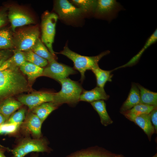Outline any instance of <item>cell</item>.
Returning <instances> with one entry per match:
<instances>
[{
    "label": "cell",
    "instance_id": "cell-26",
    "mask_svg": "<svg viewBox=\"0 0 157 157\" xmlns=\"http://www.w3.org/2000/svg\"><path fill=\"white\" fill-rule=\"evenodd\" d=\"M97 0H73L72 3L81 9L84 13L94 14Z\"/></svg>",
    "mask_w": 157,
    "mask_h": 157
},
{
    "label": "cell",
    "instance_id": "cell-34",
    "mask_svg": "<svg viewBox=\"0 0 157 157\" xmlns=\"http://www.w3.org/2000/svg\"><path fill=\"white\" fill-rule=\"evenodd\" d=\"M6 121L5 117L0 113V125L5 123Z\"/></svg>",
    "mask_w": 157,
    "mask_h": 157
},
{
    "label": "cell",
    "instance_id": "cell-28",
    "mask_svg": "<svg viewBox=\"0 0 157 157\" xmlns=\"http://www.w3.org/2000/svg\"><path fill=\"white\" fill-rule=\"evenodd\" d=\"M24 53L26 61L28 62L42 67H46L48 63L46 60L35 53L32 50L26 51Z\"/></svg>",
    "mask_w": 157,
    "mask_h": 157
},
{
    "label": "cell",
    "instance_id": "cell-1",
    "mask_svg": "<svg viewBox=\"0 0 157 157\" xmlns=\"http://www.w3.org/2000/svg\"><path fill=\"white\" fill-rule=\"evenodd\" d=\"M8 50H0V102L21 93L32 91L19 67L15 65Z\"/></svg>",
    "mask_w": 157,
    "mask_h": 157
},
{
    "label": "cell",
    "instance_id": "cell-30",
    "mask_svg": "<svg viewBox=\"0 0 157 157\" xmlns=\"http://www.w3.org/2000/svg\"><path fill=\"white\" fill-rule=\"evenodd\" d=\"M21 124L5 122L0 125V135L14 133L19 129Z\"/></svg>",
    "mask_w": 157,
    "mask_h": 157
},
{
    "label": "cell",
    "instance_id": "cell-7",
    "mask_svg": "<svg viewBox=\"0 0 157 157\" xmlns=\"http://www.w3.org/2000/svg\"><path fill=\"white\" fill-rule=\"evenodd\" d=\"M55 93L45 91L33 92L20 95L17 100L22 104L26 106L30 110L45 102H54Z\"/></svg>",
    "mask_w": 157,
    "mask_h": 157
},
{
    "label": "cell",
    "instance_id": "cell-3",
    "mask_svg": "<svg viewBox=\"0 0 157 157\" xmlns=\"http://www.w3.org/2000/svg\"><path fill=\"white\" fill-rule=\"evenodd\" d=\"M61 85L60 90L54 94V102L60 106L67 104L74 106L79 101L80 96L83 90L80 84L67 78L59 81Z\"/></svg>",
    "mask_w": 157,
    "mask_h": 157
},
{
    "label": "cell",
    "instance_id": "cell-4",
    "mask_svg": "<svg viewBox=\"0 0 157 157\" xmlns=\"http://www.w3.org/2000/svg\"><path fill=\"white\" fill-rule=\"evenodd\" d=\"M58 16L56 13L46 11L42 16L41 24V41L46 45L49 51L55 57L53 49L56 33V26Z\"/></svg>",
    "mask_w": 157,
    "mask_h": 157
},
{
    "label": "cell",
    "instance_id": "cell-20",
    "mask_svg": "<svg viewBox=\"0 0 157 157\" xmlns=\"http://www.w3.org/2000/svg\"><path fill=\"white\" fill-rule=\"evenodd\" d=\"M90 103L99 114L102 125L106 126L113 123V121L107 112L104 100H98Z\"/></svg>",
    "mask_w": 157,
    "mask_h": 157
},
{
    "label": "cell",
    "instance_id": "cell-31",
    "mask_svg": "<svg viewBox=\"0 0 157 157\" xmlns=\"http://www.w3.org/2000/svg\"><path fill=\"white\" fill-rule=\"evenodd\" d=\"M13 54L10 59L13 63L15 66L19 67L26 61L24 52L16 49L14 51Z\"/></svg>",
    "mask_w": 157,
    "mask_h": 157
},
{
    "label": "cell",
    "instance_id": "cell-33",
    "mask_svg": "<svg viewBox=\"0 0 157 157\" xmlns=\"http://www.w3.org/2000/svg\"><path fill=\"white\" fill-rule=\"evenodd\" d=\"M7 21V16L5 13L0 11V28L4 25Z\"/></svg>",
    "mask_w": 157,
    "mask_h": 157
},
{
    "label": "cell",
    "instance_id": "cell-23",
    "mask_svg": "<svg viewBox=\"0 0 157 157\" xmlns=\"http://www.w3.org/2000/svg\"><path fill=\"white\" fill-rule=\"evenodd\" d=\"M157 106L140 104L131 109L121 113L129 119L142 114H149Z\"/></svg>",
    "mask_w": 157,
    "mask_h": 157
},
{
    "label": "cell",
    "instance_id": "cell-14",
    "mask_svg": "<svg viewBox=\"0 0 157 157\" xmlns=\"http://www.w3.org/2000/svg\"><path fill=\"white\" fill-rule=\"evenodd\" d=\"M110 97L106 92L104 88L97 86L90 90L83 91L79 98V101L91 103L100 100H107Z\"/></svg>",
    "mask_w": 157,
    "mask_h": 157
},
{
    "label": "cell",
    "instance_id": "cell-25",
    "mask_svg": "<svg viewBox=\"0 0 157 157\" xmlns=\"http://www.w3.org/2000/svg\"><path fill=\"white\" fill-rule=\"evenodd\" d=\"M43 43L38 38L31 50L35 53L46 60L48 62L55 59L56 57L53 56Z\"/></svg>",
    "mask_w": 157,
    "mask_h": 157
},
{
    "label": "cell",
    "instance_id": "cell-10",
    "mask_svg": "<svg viewBox=\"0 0 157 157\" xmlns=\"http://www.w3.org/2000/svg\"><path fill=\"white\" fill-rule=\"evenodd\" d=\"M54 9L59 17L65 20H74L84 14L81 9L66 0L56 1Z\"/></svg>",
    "mask_w": 157,
    "mask_h": 157
},
{
    "label": "cell",
    "instance_id": "cell-11",
    "mask_svg": "<svg viewBox=\"0 0 157 157\" xmlns=\"http://www.w3.org/2000/svg\"><path fill=\"white\" fill-rule=\"evenodd\" d=\"M115 154L103 147L95 146L76 151L65 157H113Z\"/></svg>",
    "mask_w": 157,
    "mask_h": 157
},
{
    "label": "cell",
    "instance_id": "cell-9",
    "mask_svg": "<svg viewBox=\"0 0 157 157\" xmlns=\"http://www.w3.org/2000/svg\"><path fill=\"white\" fill-rule=\"evenodd\" d=\"M122 7L115 0H97L94 15L97 17L112 20L116 17Z\"/></svg>",
    "mask_w": 157,
    "mask_h": 157
},
{
    "label": "cell",
    "instance_id": "cell-13",
    "mask_svg": "<svg viewBox=\"0 0 157 157\" xmlns=\"http://www.w3.org/2000/svg\"><path fill=\"white\" fill-rule=\"evenodd\" d=\"M24 125L29 133L35 138H41V127L43 123L39 117L32 112L29 113L25 119Z\"/></svg>",
    "mask_w": 157,
    "mask_h": 157
},
{
    "label": "cell",
    "instance_id": "cell-24",
    "mask_svg": "<svg viewBox=\"0 0 157 157\" xmlns=\"http://www.w3.org/2000/svg\"><path fill=\"white\" fill-rule=\"evenodd\" d=\"M91 70L95 76L97 86L104 88L107 82L112 81L113 74L111 73L113 70L110 71L104 70L98 66L93 68Z\"/></svg>",
    "mask_w": 157,
    "mask_h": 157
},
{
    "label": "cell",
    "instance_id": "cell-32",
    "mask_svg": "<svg viewBox=\"0 0 157 157\" xmlns=\"http://www.w3.org/2000/svg\"><path fill=\"white\" fill-rule=\"evenodd\" d=\"M151 123L154 127L155 132L157 131V108L151 111L149 113Z\"/></svg>",
    "mask_w": 157,
    "mask_h": 157
},
{
    "label": "cell",
    "instance_id": "cell-6",
    "mask_svg": "<svg viewBox=\"0 0 157 157\" xmlns=\"http://www.w3.org/2000/svg\"><path fill=\"white\" fill-rule=\"evenodd\" d=\"M39 35L37 26L20 30L13 37L14 46L16 49L22 51L31 50L39 38Z\"/></svg>",
    "mask_w": 157,
    "mask_h": 157
},
{
    "label": "cell",
    "instance_id": "cell-29",
    "mask_svg": "<svg viewBox=\"0 0 157 157\" xmlns=\"http://www.w3.org/2000/svg\"><path fill=\"white\" fill-rule=\"evenodd\" d=\"M26 113L25 108H20L17 111L13 113L6 122L22 124L25 119Z\"/></svg>",
    "mask_w": 157,
    "mask_h": 157
},
{
    "label": "cell",
    "instance_id": "cell-36",
    "mask_svg": "<svg viewBox=\"0 0 157 157\" xmlns=\"http://www.w3.org/2000/svg\"><path fill=\"white\" fill-rule=\"evenodd\" d=\"M0 157H6L4 155L3 151L0 150Z\"/></svg>",
    "mask_w": 157,
    "mask_h": 157
},
{
    "label": "cell",
    "instance_id": "cell-8",
    "mask_svg": "<svg viewBox=\"0 0 157 157\" xmlns=\"http://www.w3.org/2000/svg\"><path fill=\"white\" fill-rule=\"evenodd\" d=\"M76 73L72 67L57 62L56 59L48 62L44 69L42 76L53 79L59 82L69 75Z\"/></svg>",
    "mask_w": 157,
    "mask_h": 157
},
{
    "label": "cell",
    "instance_id": "cell-17",
    "mask_svg": "<svg viewBox=\"0 0 157 157\" xmlns=\"http://www.w3.org/2000/svg\"><path fill=\"white\" fill-rule=\"evenodd\" d=\"M22 105L13 97L8 98L0 102V113L5 117L7 121L13 113L20 108Z\"/></svg>",
    "mask_w": 157,
    "mask_h": 157
},
{
    "label": "cell",
    "instance_id": "cell-16",
    "mask_svg": "<svg viewBox=\"0 0 157 157\" xmlns=\"http://www.w3.org/2000/svg\"><path fill=\"white\" fill-rule=\"evenodd\" d=\"M129 119L133 122L144 131L150 141L152 135L155 132L151 122L150 114H144L130 118Z\"/></svg>",
    "mask_w": 157,
    "mask_h": 157
},
{
    "label": "cell",
    "instance_id": "cell-27",
    "mask_svg": "<svg viewBox=\"0 0 157 157\" xmlns=\"http://www.w3.org/2000/svg\"><path fill=\"white\" fill-rule=\"evenodd\" d=\"M13 37L10 31L7 29L0 30V49H6L13 47Z\"/></svg>",
    "mask_w": 157,
    "mask_h": 157
},
{
    "label": "cell",
    "instance_id": "cell-12",
    "mask_svg": "<svg viewBox=\"0 0 157 157\" xmlns=\"http://www.w3.org/2000/svg\"><path fill=\"white\" fill-rule=\"evenodd\" d=\"M8 18L11 23L12 29L14 31L17 27L34 22L30 16L17 9L10 10L8 15Z\"/></svg>",
    "mask_w": 157,
    "mask_h": 157
},
{
    "label": "cell",
    "instance_id": "cell-19",
    "mask_svg": "<svg viewBox=\"0 0 157 157\" xmlns=\"http://www.w3.org/2000/svg\"><path fill=\"white\" fill-rule=\"evenodd\" d=\"M60 106L54 102H45L35 107L31 110L43 122L49 115Z\"/></svg>",
    "mask_w": 157,
    "mask_h": 157
},
{
    "label": "cell",
    "instance_id": "cell-18",
    "mask_svg": "<svg viewBox=\"0 0 157 157\" xmlns=\"http://www.w3.org/2000/svg\"><path fill=\"white\" fill-rule=\"evenodd\" d=\"M140 104L139 90L136 83H132L128 97L122 106L121 113L129 110L135 106Z\"/></svg>",
    "mask_w": 157,
    "mask_h": 157
},
{
    "label": "cell",
    "instance_id": "cell-21",
    "mask_svg": "<svg viewBox=\"0 0 157 157\" xmlns=\"http://www.w3.org/2000/svg\"><path fill=\"white\" fill-rule=\"evenodd\" d=\"M136 84L139 90L140 104L157 106V93L148 90L138 83Z\"/></svg>",
    "mask_w": 157,
    "mask_h": 157
},
{
    "label": "cell",
    "instance_id": "cell-5",
    "mask_svg": "<svg viewBox=\"0 0 157 157\" xmlns=\"http://www.w3.org/2000/svg\"><path fill=\"white\" fill-rule=\"evenodd\" d=\"M47 140L42 138H27L22 140L11 150L13 157H24L32 152H49L51 149L48 146Z\"/></svg>",
    "mask_w": 157,
    "mask_h": 157
},
{
    "label": "cell",
    "instance_id": "cell-22",
    "mask_svg": "<svg viewBox=\"0 0 157 157\" xmlns=\"http://www.w3.org/2000/svg\"><path fill=\"white\" fill-rule=\"evenodd\" d=\"M157 40V30L156 29L154 32L147 40L144 46L141 50L135 56L126 64L117 67L114 69V70H116L120 68L131 66L135 65L139 60L140 57L145 50L151 45L156 42Z\"/></svg>",
    "mask_w": 157,
    "mask_h": 157
},
{
    "label": "cell",
    "instance_id": "cell-35",
    "mask_svg": "<svg viewBox=\"0 0 157 157\" xmlns=\"http://www.w3.org/2000/svg\"><path fill=\"white\" fill-rule=\"evenodd\" d=\"M113 157H124V156L121 154H115ZM152 157H157V154H155Z\"/></svg>",
    "mask_w": 157,
    "mask_h": 157
},
{
    "label": "cell",
    "instance_id": "cell-37",
    "mask_svg": "<svg viewBox=\"0 0 157 157\" xmlns=\"http://www.w3.org/2000/svg\"><path fill=\"white\" fill-rule=\"evenodd\" d=\"M33 157H37L36 156H33Z\"/></svg>",
    "mask_w": 157,
    "mask_h": 157
},
{
    "label": "cell",
    "instance_id": "cell-2",
    "mask_svg": "<svg viewBox=\"0 0 157 157\" xmlns=\"http://www.w3.org/2000/svg\"><path fill=\"white\" fill-rule=\"evenodd\" d=\"M110 53V51L107 50L96 56H85L72 51L66 45L63 50L59 53L65 56L73 61L74 68L80 72L81 80L83 82L85 78V74L86 71L91 70L93 68L99 66L98 63L100 60Z\"/></svg>",
    "mask_w": 157,
    "mask_h": 157
},
{
    "label": "cell",
    "instance_id": "cell-15",
    "mask_svg": "<svg viewBox=\"0 0 157 157\" xmlns=\"http://www.w3.org/2000/svg\"><path fill=\"white\" fill-rule=\"evenodd\" d=\"M19 68L21 72L27 76V80L31 87L36 78L42 76L44 70L42 67L27 61Z\"/></svg>",
    "mask_w": 157,
    "mask_h": 157
}]
</instances>
